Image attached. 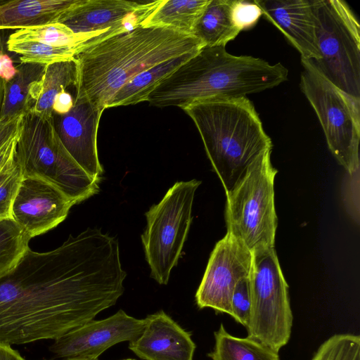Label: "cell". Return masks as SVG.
Listing matches in <instances>:
<instances>
[{"instance_id": "obj_1", "label": "cell", "mask_w": 360, "mask_h": 360, "mask_svg": "<svg viewBox=\"0 0 360 360\" xmlns=\"http://www.w3.org/2000/svg\"><path fill=\"white\" fill-rule=\"evenodd\" d=\"M126 276L117 239L98 229L49 252L29 248L0 276V342L58 339L115 304Z\"/></svg>"}, {"instance_id": "obj_2", "label": "cell", "mask_w": 360, "mask_h": 360, "mask_svg": "<svg viewBox=\"0 0 360 360\" xmlns=\"http://www.w3.org/2000/svg\"><path fill=\"white\" fill-rule=\"evenodd\" d=\"M204 46L192 35L165 27L139 26L94 42L76 56L75 98H85L101 111L113 96L139 73Z\"/></svg>"}, {"instance_id": "obj_3", "label": "cell", "mask_w": 360, "mask_h": 360, "mask_svg": "<svg viewBox=\"0 0 360 360\" xmlns=\"http://www.w3.org/2000/svg\"><path fill=\"white\" fill-rule=\"evenodd\" d=\"M288 75L281 63L232 55L225 46H203L165 77L147 101L158 108L183 109L209 98L246 97L281 84Z\"/></svg>"}, {"instance_id": "obj_4", "label": "cell", "mask_w": 360, "mask_h": 360, "mask_svg": "<svg viewBox=\"0 0 360 360\" xmlns=\"http://www.w3.org/2000/svg\"><path fill=\"white\" fill-rule=\"evenodd\" d=\"M193 120L226 193L262 155L272 142L247 97L213 98L182 109Z\"/></svg>"}, {"instance_id": "obj_5", "label": "cell", "mask_w": 360, "mask_h": 360, "mask_svg": "<svg viewBox=\"0 0 360 360\" xmlns=\"http://www.w3.org/2000/svg\"><path fill=\"white\" fill-rule=\"evenodd\" d=\"M15 157L23 178L53 185L73 205L99 191L101 179L89 176L69 154L56 134L52 117L45 118L30 111L23 114Z\"/></svg>"}, {"instance_id": "obj_6", "label": "cell", "mask_w": 360, "mask_h": 360, "mask_svg": "<svg viewBox=\"0 0 360 360\" xmlns=\"http://www.w3.org/2000/svg\"><path fill=\"white\" fill-rule=\"evenodd\" d=\"M271 153L252 164L238 184L226 193L227 233L251 252L274 248L277 217L274 184L277 170L271 165Z\"/></svg>"}, {"instance_id": "obj_7", "label": "cell", "mask_w": 360, "mask_h": 360, "mask_svg": "<svg viewBox=\"0 0 360 360\" xmlns=\"http://www.w3.org/2000/svg\"><path fill=\"white\" fill-rule=\"evenodd\" d=\"M301 62L302 91L318 117L330 150L353 174L359 171L360 98L332 83L313 60Z\"/></svg>"}, {"instance_id": "obj_8", "label": "cell", "mask_w": 360, "mask_h": 360, "mask_svg": "<svg viewBox=\"0 0 360 360\" xmlns=\"http://www.w3.org/2000/svg\"><path fill=\"white\" fill-rule=\"evenodd\" d=\"M320 59L314 61L335 86L360 98V26L341 0H313Z\"/></svg>"}, {"instance_id": "obj_9", "label": "cell", "mask_w": 360, "mask_h": 360, "mask_svg": "<svg viewBox=\"0 0 360 360\" xmlns=\"http://www.w3.org/2000/svg\"><path fill=\"white\" fill-rule=\"evenodd\" d=\"M252 252L248 337L278 353L288 342L292 326L288 286L274 248Z\"/></svg>"}, {"instance_id": "obj_10", "label": "cell", "mask_w": 360, "mask_h": 360, "mask_svg": "<svg viewBox=\"0 0 360 360\" xmlns=\"http://www.w3.org/2000/svg\"><path fill=\"white\" fill-rule=\"evenodd\" d=\"M200 184L196 179L176 182L145 214L147 225L141 241L150 276L159 284H167L181 255L192 221L195 193Z\"/></svg>"}, {"instance_id": "obj_11", "label": "cell", "mask_w": 360, "mask_h": 360, "mask_svg": "<svg viewBox=\"0 0 360 360\" xmlns=\"http://www.w3.org/2000/svg\"><path fill=\"white\" fill-rule=\"evenodd\" d=\"M162 1L77 0L57 22L75 34L96 36L100 41L142 25Z\"/></svg>"}, {"instance_id": "obj_12", "label": "cell", "mask_w": 360, "mask_h": 360, "mask_svg": "<svg viewBox=\"0 0 360 360\" xmlns=\"http://www.w3.org/2000/svg\"><path fill=\"white\" fill-rule=\"evenodd\" d=\"M252 252L229 233L215 245L195 294L200 309L231 316V297L237 283L250 275Z\"/></svg>"}, {"instance_id": "obj_13", "label": "cell", "mask_w": 360, "mask_h": 360, "mask_svg": "<svg viewBox=\"0 0 360 360\" xmlns=\"http://www.w3.org/2000/svg\"><path fill=\"white\" fill-rule=\"evenodd\" d=\"M146 323L122 309L102 320H92L53 340L49 351L57 359H98L109 347L138 338Z\"/></svg>"}, {"instance_id": "obj_14", "label": "cell", "mask_w": 360, "mask_h": 360, "mask_svg": "<svg viewBox=\"0 0 360 360\" xmlns=\"http://www.w3.org/2000/svg\"><path fill=\"white\" fill-rule=\"evenodd\" d=\"M72 205L53 185L39 179L25 177L13 204L12 218L32 238L63 221Z\"/></svg>"}, {"instance_id": "obj_15", "label": "cell", "mask_w": 360, "mask_h": 360, "mask_svg": "<svg viewBox=\"0 0 360 360\" xmlns=\"http://www.w3.org/2000/svg\"><path fill=\"white\" fill-rule=\"evenodd\" d=\"M102 112L87 99L75 98L69 112L52 115L54 129L65 148L95 179H101L103 172L97 149V133Z\"/></svg>"}, {"instance_id": "obj_16", "label": "cell", "mask_w": 360, "mask_h": 360, "mask_svg": "<svg viewBox=\"0 0 360 360\" xmlns=\"http://www.w3.org/2000/svg\"><path fill=\"white\" fill-rule=\"evenodd\" d=\"M262 15L300 52L301 59L318 61L316 20L312 1L255 0Z\"/></svg>"}, {"instance_id": "obj_17", "label": "cell", "mask_w": 360, "mask_h": 360, "mask_svg": "<svg viewBox=\"0 0 360 360\" xmlns=\"http://www.w3.org/2000/svg\"><path fill=\"white\" fill-rule=\"evenodd\" d=\"M140 335L129 349L144 360H193L195 345L191 335L163 311L146 318Z\"/></svg>"}, {"instance_id": "obj_18", "label": "cell", "mask_w": 360, "mask_h": 360, "mask_svg": "<svg viewBox=\"0 0 360 360\" xmlns=\"http://www.w3.org/2000/svg\"><path fill=\"white\" fill-rule=\"evenodd\" d=\"M77 0H0V31L57 22Z\"/></svg>"}, {"instance_id": "obj_19", "label": "cell", "mask_w": 360, "mask_h": 360, "mask_svg": "<svg viewBox=\"0 0 360 360\" xmlns=\"http://www.w3.org/2000/svg\"><path fill=\"white\" fill-rule=\"evenodd\" d=\"M77 81V63L75 58L45 65L41 78L30 89L29 111L45 118L53 115V103L56 95Z\"/></svg>"}, {"instance_id": "obj_20", "label": "cell", "mask_w": 360, "mask_h": 360, "mask_svg": "<svg viewBox=\"0 0 360 360\" xmlns=\"http://www.w3.org/2000/svg\"><path fill=\"white\" fill-rule=\"evenodd\" d=\"M233 0H210L191 35L204 46H225L240 32L232 19Z\"/></svg>"}, {"instance_id": "obj_21", "label": "cell", "mask_w": 360, "mask_h": 360, "mask_svg": "<svg viewBox=\"0 0 360 360\" xmlns=\"http://www.w3.org/2000/svg\"><path fill=\"white\" fill-rule=\"evenodd\" d=\"M195 53H189L155 65L133 77L113 96L108 108L147 101L154 89Z\"/></svg>"}, {"instance_id": "obj_22", "label": "cell", "mask_w": 360, "mask_h": 360, "mask_svg": "<svg viewBox=\"0 0 360 360\" xmlns=\"http://www.w3.org/2000/svg\"><path fill=\"white\" fill-rule=\"evenodd\" d=\"M210 0H162L142 26L165 27L191 35Z\"/></svg>"}, {"instance_id": "obj_23", "label": "cell", "mask_w": 360, "mask_h": 360, "mask_svg": "<svg viewBox=\"0 0 360 360\" xmlns=\"http://www.w3.org/2000/svg\"><path fill=\"white\" fill-rule=\"evenodd\" d=\"M16 68L18 72L14 77L5 83L0 121L30 110V87L41 78L45 65L20 62Z\"/></svg>"}, {"instance_id": "obj_24", "label": "cell", "mask_w": 360, "mask_h": 360, "mask_svg": "<svg viewBox=\"0 0 360 360\" xmlns=\"http://www.w3.org/2000/svg\"><path fill=\"white\" fill-rule=\"evenodd\" d=\"M214 335V347L208 354L212 360H279L278 352L248 337L231 335L223 324Z\"/></svg>"}, {"instance_id": "obj_25", "label": "cell", "mask_w": 360, "mask_h": 360, "mask_svg": "<svg viewBox=\"0 0 360 360\" xmlns=\"http://www.w3.org/2000/svg\"><path fill=\"white\" fill-rule=\"evenodd\" d=\"M8 39L37 41L53 46L76 48L81 51L98 39L93 35L75 34L60 22L18 30Z\"/></svg>"}, {"instance_id": "obj_26", "label": "cell", "mask_w": 360, "mask_h": 360, "mask_svg": "<svg viewBox=\"0 0 360 360\" xmlns=\"http://www.w3.org/2000/svg\"><path fill=\"white\" fill-rule=\"evenodd\" d=\"M6 46L9 51L20 55V62L44 65L73 59L81 51L76 48L53 46L32 40L8 39Z\"/></svg>"}, {"instance_id": "obj_27", "label": "cell", "mask_w": 360, "mask_h": 360, "mask_svg": "<svg viewBox=\"0 0 360 360\" xmlns=\"http://www.w3.org/2000/svg\"><path fill=\"white\" fill-rule=\"evenodd\" d=\"M30 239L13 219H0V276L16 264L30 248Z\"/></svg>"}, {"instance_id": "obj_28", "label": "cell", "mask_w": 360, "mask_h": 360, "mask_svg": "<svg viewBox=\"0 0 360 360\" xmlns=\"http://www.w3.org/2000/svg\"><path fill=\"white\" fill-rule=\"evenodd\" d=\"M311 360H360V337L334 335L319 347Z\"/></svg>"}, {"instance_id": "obj_29", "label": "cell", "mask_w": 360, "mask_h": 360, "mask_svg": "<svg viewBox=\"0 0 360 360\" xmlns=\"http://www.w3.org/2000/svg\"><path fill=\"white\" fill-rule=\"evenodd\" d=\"M22 179L14 156L0 172V219H13L12 207Z\"/></svg>"}, {"instance_id": "obj_30", "label": "cell", "mask_w": 360, "mask_h": 360, "mask_svg": "<svg viewBox=\"0 0 360 360\" xmlns=\"http://www.w3.org/2000/svg\"><path fill=\"white\" fill-rule=\"evenodd\" d=\"M249 276L237 283L231 302V316L245 327L248 325L251 306Z\"/></svg>"}, {"instance_id": "obj_31", "label": "cell", "mask_w": 360, "mask_h": 360, "mask_svg": "<svg viewBox=\"0 0 360 360\" xmlns=\"http://www.w3.org/2000/svg\"><path fill=\"white\" fill-rule=\"evenodd\" d=\"M231 13L240 31L252 27L262 15V10L254 1L240 0H233Z\"/></svg>"}, {"instance_id": "obj_32", "label": "cell", "mask_w": 360, "mask_h": 360, "mask_svg": "<svg viewBox=\"0 0 360 360\" xmlns=\"http://www.w3.org/2000/svg\"><path fill=\"white\" fill-rule=\"evenodd\" d=\"M23 114L0 121V149L19 132Z\"/></svg>"}, {"instance_id": "obj_33", "label": "cell", "mask_w": 360, "mask_h": 360, "mask_svg": "<svg viewBox=\"0 0 360 360\" xmlns=\"http://www.w3.org/2000/svg\"><path fill=\"white\" fill-rule=\"evenodd\" d=\"M74 105V99L72 95L66 90L59 92L54 98L53 103V113L65 115L69 112Z\"/></svg>"}, {"instance_id": "obj_34", "label": "cell", "mask_w": 360, "mask_h": 360, "mask_svg": "<svg viewBox=\"0 0 360 360\" xmlns=\"http://www.w3.org/2000/svg\"><path fill=\"white\" fill-rule=\"evenodd\" d=\"M18 70L13 65V61L4 52H0V78L8 82L14 77Z\"/></svg>"}, {"instance_id": "obj_35", "label": "cell", "mask_w": 360, "mask_h": 360, "mask_svg": "<svg viewBox=\"0 0 360 360\" xmlns=\"http://www.w3.org/2000/svg\"><path fill=\"white\" fill-rule=\"evenodd\" d=\"M18 134L19 132L0 149V172L15 156Z\"/></svg>"}, {"instance_id": "obj_36", "label": "cell", "mask_w": 360, "mask_h": 360, "mask_svg": "<svg viewBox=\"0 0 360 360\" xmlns=\"http://www.w3.org/2000/svg\"><path fill=\"white\" fill-rule=\"evenodd\" d=\"M0 360H26L20 352L6 343L0 342Z\"/></svg>"}, {"instance_id": "obj_37", "label": "cell", "mask_w": 360, "mask_h": 360, "mask_svg": "<svg viewBox=\"0 0 360 360\" xmlns=\"http://www.w3.org/2000/svg\"><path fill=\"white\" fill-rule=\"evenodd\" d=\"M5 83L6 82L3 79L0 78V112L4 101Z\"/></svg>"}, {"instance_id": "obj_38", "label": "cell", "mask_w": 360, "mask_h": 360, "mask_svg": "<svg viewBox=\"0 0 360 360\" xmlns=\"http://www.w3.org/2000/svg\"><path fill=\"white\" fill-rule=\"evenodd\" d=\"M5 40H4V32L0 31V52H4L5 50Z\"/></svg>"}, {"instance_id": "obj_39", "label": "cell", "mask_w": 360, "mask_h": 360, "mask_svg": "<svg viewBox=\"0 0 360 360\" xmlns=\"http://www.w3.org/2000/svg\"><path fill=\"white\" fill-rule=\"evenodd\" d=\"M48 360V359H43ZM61 360H98V359H87V358H64Z\"/></svg>"}, {"instance_id": "obj_40", "label": "cell", "mask_w": 360, "mask_h": 360, "mask_svg": "<svg viewBox=\"0 0 360 360\" xmlns=\"http://www.w3.org/2000/svg\"><path fill=\"white\" fill-rule=\"evenodd\" d=\"M124 360H135V359H124Z\"/></svg>"}]
</instances>
